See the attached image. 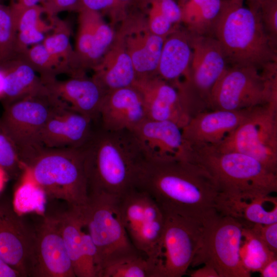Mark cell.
I'll return each mask as SVG.
<instances>
[{"label": "cell", "mask_w": 277, "mask_h": 277, "mask_svg": "<svg viewBox=\"0 0 277 277\" xmlns=\"http://www.w3.org/2000/svg\"><path fill=\"white\" fill-rule=\"evenodd\" d=\"M135 188L147 193L166 213L202 223L220 213L223 196L216 183L201 166L186 159L146 160Z\"/></svg>", "instance_id": "6da1fadb"}, {"label": "cell", "mask_w": 277, "mask_h": 277, "mask_svg": "<svg viewBox=\"0 0 277 277\" xmlns=\"http://www.w3.org/2000/svg\"><path fill=\"white\" fill-rule=\"evenodd\" d=\"M81 148L88 195L104 193L121 197L135 188L146 159L132 131L107 130L98 124Z\"/></svg>", "instance_id": "7a4b0ae2"}, {"label": "cell", "mask_w": 277, "mask_h": 277, "mask_svg": "<svg viewBox=\"0 0 277 277\" xmlns=\"http://www.w3.org/2000/svg\"><path fill=\"white\" fill-rule=\"evenodd\" d=\"M184 158L209 173L225 201L249 200L277 192V173L243 153L221 151L212 145L184 143Z\"/></svg>", "instance_id": "3957f363"}, {"label": "cell", "mask_w": 277, "mask_h": 277, "mask_svg": "<svg viewBox=\"0 0 277 277\" xmlns=\"http://www.w3.org/2000/svg\"><path fill=\"white\" fill-rule=\"evenodd\" d=\"M213 34L231 65L261 69L277 62L276 46L264 30L259 9L243 2L224 0Z\"/></svg>", "instance_id": "277c9868"}, {"label": "cell", "mask_w": 277, "mask_h": 277, "mask_svg": "<svg viewBox=\"0 0 277 277\" xmlns=\"http://www.w3.org/2000/svg\"><path fill=\"white\" fill-rule=\"evenodd\" d=\"M45 192L47 199L81 207L88 201V191L82 150L79 148H45L23 165Z\"/></svg>", "instance_id": "5b68a950"}, {"label": "cell", "mask_w": 277, "mask_h": 277, "mask_svg": "<svg viewBox=\"0 0 277 277\" xmlns=\"http://www.w3.org/2000/svg\"><path fill=\"white\" fill-rule=\"evenodd\" d=\"M260 72L252 66L227 67L211 93L209 110L238 111L277 104V62Z\"/></svg>", "instance_id": "8992f818"}, {"label": "cell", "mask_w": 277, "mask_h": 277, "mask_svg": "<svg viewBox=\"0 0 277 277\" xmlns=\"http://www.w3.org/2000/svg\"><path fill=\"white\" fill-rule=\"evenodd\" d=\"M120 199L107 193H90L87 203L77 207L97 249V277L108 262L137 250L123 223Z\"/></svg>", "instance_id": "52a82bcc"}, {"label": "cell", "mask_w": 277, "mask_h": 277, "mask_svg": "<svg viewBox=\"0 0 277 277\" xmlns=\"http://www.w3.org/2000/svg\"><path fill=\"white\" fill-rule=\"evenodd\" d=\"M63 103L50 93L26 97L4 107L0 127L14 144L23 165L45 148L42 140L44 126Z\"/></svg>", "instance_id": "ba28073f"}, {"label": "cell", "mask_w": 277, "mask_h": 277, "mask_svg": "<svg viewBox=\"0 0 277 277\" xmlns=\"http://www.w3.org/2000/svg\"><path fill=\"white\" fill-rule=\"evenodd\" d=\"M189 34L192 56L189 75L177 87L191 118L209 110L211 91L227 67L228 61L214 36Z\"/></svg>", "instance_id": "9c48e42d"}, {"label": "cell", "mask_w": 277, "mask_h": 277, "mask_svg": "<svg viewBox=\"0 0 277 277\" xmlns=\"http://www.w3.org/2000/svg\"><path fill=\"white\" fill-rule=\"evenodd\" d=\"M243 227L236 219L221 213L203 223L201 243L191 266L210 265L220 277H250L240 257Z\"/></svg>", "instance_id": "30bf717a"}, {"label": "cell", "mask_w": 277, "mask_h": 277, "mask_svg": "<svg viewBox=\"0 0 277 277\" xmlns=\"http://www.w3.org/2000/svg\"><path fill=\"white\" fill-rule=\"evenodd\" d=\"M212 145L250 156L277 173V104L252 107L233 131Z\"/></svg>", "instance_id": "8fae6325"}, {"label": "cell", "mask_w": 277, "mask_h": 277, "mask_svg": "<svg viewBox=\"0 0 277 277\" xmlns=\"http://www.w3.org/2000/svg\"><path fill=\"white\" fill-rule=\"evenodd\" d=\"M164 213L160 243L155 254L148 259L152 277H181L187 273L199 248L203 223L194 219Z\"/></svg>", "instance_id": "7c38bea8"}, {"label": "cell", "mask_w": 277, "mask_h": 277, "mask_svg": "<svg viewBox=\"0 0 277 277\" xmlns=\"http://www.w3.org/2000/svg\"><path fill=\"white\" fill-rule=\"evenodd\" d=\"M120 24L116 31L123 39L136 77L156 75L166 37L152 32L149 28L145 12L138 9L129 11Z\"/></svg>", "instance_id": "4fadbf2b"}, {"label": "cell", "mask_w": 277, "mask_h": 277, "mask_svg": "<svg viewBox=\"0 0 277 277\" xmlns=\"http://www.w3.org/2000/svg\"><path fill=\"white\" fill-rule=\"evenodd\" d=\"M36 234L13 209L0 204V258L23 277L31 276L35 262Z\"/></svg>", "instance_id": "5bb4252c"}, {"label": "cell", "mask_w": 277, "mask_h": 277, "mask_svg": "<svg viewBox=\"0 0 277 277\" xmlns=\"http://www.w3.org/2000/svg\"><path fill=\"white\" fill-rule=\"evenodd\" d=\"M35 231V262L31 276L75 277L56 217H43Z\"/></svg>", "instance_id": "9a60e30c"}, {"label": "cell", "mask_w": 277, "mask_h": 277, "mask_svg": "<svg viewBox=\"0 0 277 277\" xmlns=\"http://www.w3.org/2000/svg\"><path fill=\"white\" fill-rule=\"evenodd\" d=\"M78 13L74 52L78 70L85 75L86 70L92 69L109 48L115 30L99 12L82 9Z\"/></svg>", "instance_id": "2e32d148"}, {"label": "cell", "mask_w": 277, "mask_h": 277, "mask_svg": "<svg viewBox=\"0 0 277 277\" xmlns=\"http://www.w3.org/2000/svg\"><path fill=\"white\" fill-rule=\"evenodd\" d=\"M132 86L140 92L146 118L168 121L181 128L190 120L177 88L156 75L136 77Z\"/></svg>", "instance_id": "e0dca14e"}, {"label": "cell", "mask_w": 277, "mask_h": 277, "mask_svg": "<svg viewBox=\"0 0 277 277\" xmlns=\"http://www.w3.org/2000/svg\"><path fill=\"white\" fill-rule=\"evenodd\" d=\"M94 124L91 119L72 110L64 102L47 121L42 132V142L47 148H81L90 137Z\"/></svg>", "instance_id": "ac0fdd59"}, {"label": "cell", "mask_w": 277, "mask_h": 277, "mask_svg": "<svg viewBox=\"0 0 277 277\" xmlns=\"http://www.w3.org/2000/svg\"><path fill=\"white\" fill-rule=\"evenodd\" d=\"M146 118L142 97L132 86L106 94L100 107L98 123L107 130L132 131Z\"/></svg>", "instance_id": "d6986e66"}, {"label": "cell", "mask_w": 277, "mask_h": 277, "mask_svg": "<svg viewBox=\"0 0 277 277\" xmlns=\"http://www.w3.org/2000/svg\"><path fill=\"white\" fill-rule=\"evenodd\" d=\"M132 132L147 160L184 159L182 128L176 124L146 118Z\"/></svg>", "instance_id": "ffe728a7"}, {"label": "cell", "mask_w": 277, "mask_h": 277, "mask_svg": "<svg viewBox=\"0 0 277 277\" xmlns=\"http://www.w3.org/2000/svg\"><path fill=\"white\" fill-rule=\"evenodd\" d=\"M251 108L238 111L207 110L191 117L182 128L187 145H215L244 120Z\"/></svg>", "instance_id": "44dd1931"}, {"label": "cell", "mask_w": 277, "mask_h": 277, "mask_svg": "<svg viewBox=\"0 0 277 277\" xmlns=\"http://www.w3.org/2000/svg\"><path fill=\"white\" fill-rule=\"evenodd\" d=\"M50 92L72 110L91 119L99 121L100 109L106 93L92 78L72 76L61 81L56 77L42 80Z\"/></svg>", "instance_id": "7402d4cb"}, {"label": "cell", "mask_w": 277, "mask_h": 277, "mask_svg": "<svg viewBox=\"0 0 277 277\" xmlns=\"http://www.w3.org/2000/svg\"><path fill=\"white\" fill-rule=\"evenodd\" d=\"M92 70V78L106 93L133 85L136 74L123 39L116 31L112 43Z\"/></svg>", "instance_id": "603a6c76"}, {"label": "cell", "mask_w": 277, "mask_h": 277, "mask_svg": "<svg viewBox=\"0 0 277 277\" xmlns=\"http://www.w3.org/2000/svg\"><path fill=\"white\" fill-rule=\"evenodd\" d=\"M192 56L190 34L180 26L165 39L156 75L174 85L188 77Z\"/></svg>", "instance_id": "cb8c5ba5"}, {"label": "cell", "mask_w": 277, "mask_h": 277, "mask_svg": "<svg viewBox=\"0 0 277 277\" xmlns=\"http://www.w3.org/2000/svg\"><path fill=\"white\" fill-rule=\"evenodd\" d=\"M4 74V106L29 96L51 93L33 68L23 57L1 67Z\"/></svg>", "instance_id": "d4e9b609"}, {"label": "cell", "mask_w": 277, "mask_h": 277, "mask_svg": "<svg viewBox=\"0 0 277 277\" xmlns=\"http://www.w3.org/2000/svg\"><path fill=\"white\" fill-rule=\"evenodd\" d=\"M224 0H183L179 3L182 23L191 34L210 35L213 34Z\"/></svg>", "instance_id": "484cf974"}, {"label": "cell", "mask_w": 277, "mask_h": 277, "mask_svg": "<svg viewBox=\"0 0 277 277\" xmlns=\"http://www.w3.org/2000/svg\"><path fill=\"white\" fill-rule=\"evenodd\" d=\"M55 217L75 276L87 277L82 242L85 224L78 209L70 208L69 210Z\"/></svg>", "instance_id": "4316f807"}, {"label": "cell", "mask_w": 277, "mask_h": 277, "mask_svg": "<svg viewBox=\"0 0 277 277\" xmlns=\"http://www.w3.org/2000/svg\"><path fill=\"white\" fill-rule=\"evenodd\" d=\"M159 206L146 192L133 189L120 197L122 222L130 241Z\"/></svg>", "instance_id": "83f0119b"}, {"label": "cell", "mask_w": 277, "mask_h": 277, "mask_svg": "<svg viewBox=\"0 0 277 277\" xmlns=\"http://www.w3.org/2000/svg\"><path fill=\"white\" fill-rule=\"evenodd\" d=\"M275 197L269 195L249 200L226 201L223 214L236 219L244 227L276 223L277 205L269 209L266 208V204Z\"/></svg>", "instance_id": "f1b7e54d"}, {"label": "cell", "mask_w": 277, "mask_h": 277, "mask_svg": "<svg viewBox=\"0 0 277 277\" xmlns=\"http://www.w3.org/2000/svg\"><path fill=\"white\" fill-rule=\"evenodd\" d=\"M53 23L51 34L42 42L48 50L63 65L66 73L72 76L83 75L80 72L70 41L71 30L68 24L56 16L49 18Z\"/></svg>", "instance_id": "f546056e"}, {"label": "cell", "mask_w": 277, "mask_h": 277, "mask_svg": "<svg viewBox=\"0 0 277 277\" xmlns=\"http://www.w3.org/2000/svg\"><path fill=\"white\" fill-rule=\"evenodd\" d=\"M19 179L14 193V210L21 216L34 213L45 216L47 197L44 191L25 171H23Z\"/></svg>", "instance_id": "4dcf8cb0"}, {"label": "cell", "mask_w": 277, "mask_h": 277, "mask_svg": "<svg viewBox=\"0 0 277 277\" xmlns=\"http://www.w3.org/2000/svg\"><path fill=\"white\" fill-rule=\"evenodd\" d=\"M276 256V254L267 247L251 226H244L240 257L245 269L250 273L259 272Z\"/></svg>", "instance_id": "1f68e13d"}, {"label": "cell", "mask_w": 277, "mask_h": 277, "mask_svg": "<svg viewBox=\"0 0 277 277\" xmlns=\"http://www.w3.org/2000/svg\"><path fill=\"white\" fill-rule=\"evenodd\" d=\"M98 277H152V268L148 258L137 250L108 262Z\"/></svg>", "instance_id": "d6a6232c"}, {"label": "cell", "mask_w": 277, "mask_h": 277, "mask_svg": "<svg viewBox=\"0 0 277 277\" xmlns=\"http://www.w3.org/2000/svg\"><path fill=\"white\" fill-rule=\"evenodd\" d=\"M21 55L40 74L42 80L56 77L58 74L66 73L62 62L42 43L32 45Z\"/></svg>", "instance_id": "836d02e7"}, {"label": "cell", "mask_w": 277, "mask_h": 277, "mask_svg": "<svg viewBox=\"0 0 277 277\" xmlns=\"http://www.w3.org/2000/svg\"><path fill=\"white\" fill-rule=\"evenodd\" d=\"M15 24L17 32L31 28H39L46 33L51 31L53 23H48L42 18L45 13L44 8L41 5L23 7L11 5L10 6Z\"/></svg>", "instance_id": "e575fe53"}, {"label": "cell", "mask_w": 277, "mask_h": 277, "mask_svg": "<svg viewBox=\"0 0 277 277\" xmlns=\"http://www.w3.org/2000/svg\"><path fill=\"white\" fill-rule=\"evenodd\" d=\"M17 30L10 6L0 4V63L7 62L15 52Z\"/></svg>", "instance_id": "d590c367"}, {"label": "cell", "mask_w": 277, "mask_h": 277, "mask_svg": "<svg viewBox=\"0 0 277 277\" xmlns=\"http://www.w3.org/2000/svg\"><path fill=\"white\" fill-rule=\"evenodd\" d=\"M0 166L9 179L19 178L23 168L17 149L12 140L0 127Z\"/></svg>", "instance_id": "8d00e7d4"}, {"label": "cell", "mask_w": 277, "mask_h": 277, "mask_svg": "<svg viewBox=\"0 0 277 277\" xmlns=\"http://www.w3.org/2000/svg\"><path fill=\"white\" fill-rule=\"evenodd\" d=\"M80 3L81 9H86L106 14L114 25L120 23L128 12L118 0H80Z\"/></svg>", "instance_id": "74e56055"}, {"label": "cell", "mask_w": 277, "mask_h": 277, "mask_svg": "<svg viewBox=\"0 0 277 277\" xmlns=\"http://www.w3.org/2000/svg\"><path fill=\"white\" fill-rule=\"evenodd\" d=\"M264 30L274 45L277 43V0H265L259 7Z\"/></svg>", "instance_id": "f35d334b"}, {"label": "cell", "mask_w": 277, "mask_h": 277, "mask_svg": "<svg viewBox=\"0 0 277 277\" xmlns=\"http://www.w3.org/2000/svg\"><path fill=\"white\" fill-rule=\"evenodd\" d=\"M148 4L154 6L173 26L182 23L181 9L175 0H149Z\"/></svg>", "instance_id": "ab89813d"}, {"label": "cell", "mask_w": 277, "mask_h": 277, "mask_svg": "<svg viewBox=\"0 0 277 277\" xmlns=\"http://www.w3.org/2000/svg\"><path fill=\"white\" fill-rule=\"evenodd\" d=\"M49 18L65 11H77L81 9L80 0H46L41 3Z\"/></svg>", "instance_id": "60d3db41"}, {"label": "cell", "mask_w": 277, "mask_h": 277, "mask_svg": "<svg viewBox=\"0 0 277 277\" xmlns=\"http://www.w3.org/2000/svg\"><path fill=\"white\" fill-rule=\"evenodd\" d=\"M251 227L267 247L277 254V222L269 224H254Z\"/></svg>", "instance_id": "b9f144b4"}, {"label": "cell", "mask_w": 277, "mask_h": 277, "mask_svg": "<svg viewBox=\"0 0 277 277\" xmlns=\"http://www.w3.org/2000/svg\"><path fill=\"white\" fill-rule=\"evenodd\" d=\"M261 277L277 276V256L269 261L259 271Z\"/></svg>", "instance_id": "7bdbcfd3"}, {"label": "cell", "mask_w": 277, "mask_h": 277, "mask_svg": "<svg viewBox=\"0 0 277 277\" xmlns=\"http://www.w3.org/2000/svg\"><path fill=\"white\" fill-rule=\"evenodd\" d=\"M191 277H220L216 270L211 266L204 265V266L192 271Z\"/></svg>", "instance_id": "ee69618b"}, {"label": "cell", "mask_w": 277, "mask_h": 277, "mask_svg": "<svg viewBox=\"0 0 277 277\" xmlns=\"http://www.w3.org/2000/svg\"><path fill=\"white\" fill-rule=\"evenodd\" d=\"M0 277H22L20 273L0 258Z\"/></svg>", "instance_id": "f6af8a7d"}, {"label": "cell", "mask_w": 277, "mask_h": 277, "mask_svg": "<svg viewBox=\"0 0 277 277\" xmlns=\"http://www.w3.org/2000/svg\"><path fill=\"white\" fill-rule=\"evenodd\" d=\"M123 7L128 11L134 9L142 10L141 0H118Z\"/></svg>", "instance_id": "bcb514c9"}, {"label": "cell", "mask_w": 277, "mask_h": 277, "mask_svg": "<svg viewBox=\"0 0 277 277\" xmlns=\"http://www.w3.org/2000/svg\"><path fill=\"white\" fill-rule=\"evenodd\" d=\"M41 0H11V5L23 7L32 6L38 5Z\"/></svg>", "instance_id": "7dc6e473"}, {"label": "cell", "mask_w": 277, "mask_h": 277, "mask_svg": "<svg viewBox=\"0 0 277 277\" xmlns=\"http://www.w3.org/2000/svg\"><path fill=\"white\" fill-rule=\"evenodd\" d=\"M9 179L5 171L0 166V193L4 189L7 182Z\"/></svg>", "instance_id": "c3c4849f"}, {"label": "cell", "mask_w": 277, "mask_h": 277, "mask_svg": "<svg viewBox=\"0 0 277 277\" xmlns=\"http://www.w3.org/2000/svg\"><path fill=\"white\" fill-rule=\"evenodd\" d=\"M4 86V74L3 71L1 68H0V98H2Z\"/></svg>", "instance_id": "681fc988"}, {"label": "cell", "mask_w": 277, "mask_h": 277, "mask_svg": "<svg viewBox=\"0 0 277 277\" xmlns=\"http://www.w3.org/2000/svg\"><path fill=\"white\" fill-rule=\"evenodd\" d=\"M249 6L259 9L260 4L265 0H248Z\"/></svg>", "instance_id": "f907efd6"}, {"label": "cell", "mask_w": 277, "mask_h": 277, "mask_svg": "<svg viewBox=\"0 0 277 277\" xmlns=\"http://www.w3.org/2000/svg\"><path fill=\"white\" fill-rule=\"evenodd\" d=\"M142 10H145L147 7L149 0H141Z\"/></svg>", "instance_id": "816d5d0a"}, {"label": "cell", "mask_w": 277, "mask_h": 277, "mask_svg": "<svg viewBox=\"0 0 277 277\" xmlns=\"http://www.w3.org/2000/svg\"><path fill=\"white\" fill-rule=\"evenodd\" d=\"M231 1H236V2H243V1L244 0H231Z\"/></svg>", "instance_id": "f5cc1de1"}, {"label": "cell", "mask_w": 277, "mask_h": 277, "mask_svg": "<svg viewBox=\"0 0 277 277\" xmlns=\"http://www.w3.org/2000/svg\"><path fill=\"white\" fill-rule=\"evenodd\" d=\"M46 1V0H41L40 3H43V2H44Z\"/></svg>", "instance_id": "db71d44e"}, {"label": "cell", "mask_w": 277, "mask_h": 277, "mask_svg": "<svg viewBox=\"0 0 277 277\" xmlns=\"http://www.w3.org/2000/svg\"><path fill=\"white\" fill-rule=\"evenodd\" d=\"M182 1H183V0H178V2H177V3H179V2H180Z\"/></svg>", "instance_id": "11a10c76"}]
</instances>
